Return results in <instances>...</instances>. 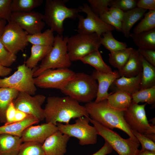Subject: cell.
I'll return each instance as SVG.
<instances>
[{"instance_id":"83f0119b","label":"cell","mask_w":155,"mask_h":155,"mask_svg":"<svg viewBox=\"0 0 155 155\" xmlns=\"http://www.w3.org/2000/svg\"><path fill=\"white\" fill-rule=\"evenodd\" d=\"M52 46L32 45L30 55L25 62L26 66L32 69L36 67L38 63L42 60L50 51Z\"/></svg>"},{"instance_id":"4316f807","label":"cell","mask_w":155,"mask_h":155,"mask_svg":"<svg viewBox=\"0 0 155 155\" xmlns=\"http://www.w3.org/2000/svg\"><path fill=\"white\" fill-rule=\"evenodd\" d=\"M80 60L84 64L93 66L96 70L99 72L108 73L114 72L111 68L104 62L98 50L84 57Z\"/></svg>"},{"instance_id":"30bf717a","label":"cell","mask_w":155,"mask_h":155,"mask_svg":"<svg viewBox=\"0 0 155 155\" xmlns=\"http://www.w3.org/2000/svg\"><path fill=\"white\" fill-rule=\"evenodd\" d=\"M146 104L140 105L131 102L123 112L124 120L130 130L144 135L155 134V126L149 124L146 116Z\"/></svg>"},{"instance_id":"7bdbcfd3","label":"cell","mask_w":155,"mask_h":155,"mask_svg":"<svg viewBox=\"0 0 155 155\" xmlns=\"http://www.w3.org/2000/svg\"><path fill=\"white\" fill-rule=\"evenodd\" d=\"M137 51L146 61L155 67V50L138 48Z\"/></svg>"},{"instance_id":"e0dca14e","label":"cell","mask_w":155,"mask_h":155,"mask_svg":"<svg viewBox=\"0 0 155 155\" xmlns=\"http://www.w3.org/2000/svg\"><path fill=\"white\" fill-rule=\"evenodd\" d=\"M67 135L59 130L49 137L42 144L45 155H64L70 139Z\"/></svg>"},{"instance_id":"5bb4252c","label":"cell","mask_w":155,"mask_h":155,"mask_svg":"<svg viewBox=\"0 0 155 155\" xmlns=\"http://www.w3.org/2000/svg\"><path fill=\"white\" fill-rule=\"evenodd\" d=\"M45 99V96L42 94L32 96L26 92H19L13 103L16 109L35 117L40 121L45 118L44 109L41 106Z\"/></svg>"},{"instance_id":"f907efd6","label":"cell","mask_w":155,"mask_h":155,"mask_svg":"<svg viewBox=\"0 0 155 155\" xmlns=\"http://www.w3.org/2000/svg\"><path fill=\"white\" fill-rule=\"evenodd\" d=\"M135 155H155V152L146 149H138Z\"/></svg>"},{"instance_id":"74e56055","label":"cell","mask_w":155,"mask_h":155,"mask_svg":"<svg viewBox=\"0 0 155 155\" xmlns=\"http://www.w3.org/2000/svg\"><path fill=\"white\" fill-rule=\"evenodd\" d=\"M110 0H88L90 7L96 15L99 17L100 15L105 11H108Z\"/></svg>"},{"instance_id":"ab89813d","label":"cell","mask_w":155,"mask_h":155,"mask_svg":"<svg viewBox=\"0 0 155 155\" xmlns=\"http://www.w3.org/2000/svg\"><path fill=\"white\" fill-rule=\"evenodd\" d=\"M131 131L134 136L140 143L142 149H146L155 152V142L144 135L134 131Z\"/></svg>"},{"instance_id":"f1b7e54d","label":"cell","mask_w":155,"mask_h":155,"mask_svg":"<svg viewBox=\"0 0 155 155\" xmlns=\"http://www.w3.org/2000/svg\"><path fill=\"white\" fill-rule=\"evenodd\" d=\"M140 58L142 71L140 90L155 85V67L148 62L141 55Z\"/></svg>"},{"instance_id":"603a6c76","label":"cell","mask_w":155,"mask_h":155,"mask_svg":"<svg viewBox=\"0 0 155 155\" xmlns=\"http://www.w3.org/2000/svg\"><path fill=\"white\" fill-rule=\"evenodd\" d=\"M107 103L111 108L118 111L124 112L130 106L131 95L121 91L110 93L106 99Z\"/></svg>"},{"instance_id":"d6a6232c","label":"cell","mask_w":155,"mask_h":155,"mask_svg":"<svg viewBox=\"0 0 155 155\" xmlns=\"http://www.w3.org/2000/svg\"><path fill=\"white\" fill-rule=\"evenodd\" d=\"M132 102L138 104L145 102L149 104L155 103V85L151 87L140 90L131 95Z\"/></svg>"},{"instance_id":"7c38bea8","label":"cell","mask_w":155,"mask_h":155,"mask_svg":"<svg viewBox=\"0 0 155 155\" xmlns=\"http://www.w3.org/2000/svg\"><path fill=\"white\" fill-rule=\"evenodd\" d=\"M28 34L15 22L10 21L6 26L0 40L9 51L16 55L28 45L27 36Z\"/></svg>"},{"instance_id":"b9f144b4","label":"cell","mask_w":155,"mask_h":155,"mask_svg":"<svg viewBox=\"0 0 155 155\" xmlns=\"http://www.w3.org/2000/svg\"><path fill=\"white\" fill-rule=\"evenodd\" d=\"M12 0H0V19L9 22L12 11L11 9Z\"/></svg>"},{"instance_id":"5b68a950","label":"cell","mask_w":155,"mask_h":155,"mask_svg":"<svg viewBox=\"0 0 155 155\" xmlns=\"http://www.w3.org/2000/svg\"><path fill=\"white\" fill-rule=\"evenodd\" d=\"M68 37L58 34L55 37L52 47L42 60L33 73V77L38 76L49 69L68 68L71 65L67 49Z\"/></svg>"},{"instance_id":"484cf974","label":"cell","mask_w":155,"mask_h":155,"mask_svg":"<svg viewBox=\"0 0 155 155\" xmlns=\"http://www.w3.org/2000/svg\"><path fill=\"white\" fill-rule=\"evenodd\" d=\"M19 91L12 88H0V122H6L5 113L9 104L17 97Z\"/></svg>"},{"instance_id":"60d3db41","label":"cell","mask_w":155,"mask_h":155,"mask_svg":"<svg viewBox=\"0 0 155 155\" xmlns=\"http://www.w3.org/2000/svg\"><path fill=\"white\" fill-rule=\"evenodd\" d=\"M99 17L105 23L113 26L117 31L121 32V22L113 18L108 11L103 12Z\"/></svg>"},{"instance_id":"ee69618b","label":"cell","mask_w":155,"mask_h":155,"mask_svg":"<svg viewBox=\"0 0 155 155\" xmlns=\"http://www.w3.org/2000/svg\"><path fill=\"white\" fill-rule=\"evenodd\" d=\"M16 109L13 101L8 106L5 113L6 122L4 125L14 123V119L15 115Z\"/></svg>"},{"instance_id":"cb8c5ba5","label":"cell","mask_w":155,"mask_h":155,"mask_svg":"<svg viewBox=\"0 0 155 155\" xmlns=\"http://www.w3.org/2000/svg\"><path fill=\"white\" fill-rule=\"evenodd\" d=\"M40 121L32 116L18 122L0 127V134H8L21 137L24 130L27 127Z\"/></svg>"},{"instance_id":"3957f363","label":"cell","mask_w":155,"mask_h":155,"mask_svg":"<svg viewBox=\"0 0 155 155\" xmlns=\"http://www.w3.org/2000/svg\"><path fill=\"white\" fill-rule=\"evenodd\" d=\"M67 0H46L43 20L53 32L62 35L63 22L67 18L75 20L81 12L78 8H69L65 3Z\"/></svg>"},{"instance_id":"6da1fadb","label":"cell","mask_w":155,"mask_h":155,"mask_svg":"<svg viewBox=\"0 0 155 155\" xmlns=\"http://www.w3.org/2000/svg\"><path fill=\"white\" fill-rule=\"evenodd\" d=\"M44 109L46 123L56 125L57 123L69 124L72 119L89 117L84 106L67 96L48 97Z\"/></svg>"},{"instance_id":"d590c367","label":"cell","mask_w":155,"mask_h":155,"mask_svg":"<svg viewBox=\"0 0 155 155\" xmlns=\"http://www.w3.org/2000/svg\"><path fill=\"white\" fill-rule=\"evenodd\" d=\"M17 155H45L42 144L35 142L22 143Z\"/></svg>"},{"instance_id":"2e32d148","label":"cell","mask_w":155,"mask_h":155,"mask_svg":"<svg viewBox=\"0 0 155 155\" xmlns=\"http://www.w3.org/2000/svg\"><path fill=\"white\" fill-rule=\"evenodd\" d=\"M58 130L57 125L51 123L31 125L24 130L21 138L22 142H35L42 144L47 138Z\"/></svg>"},{"instance_id":"9a60e30c","label":"cell","mask_w":155,"mask_h":155,"mask_svg":"<svg viewBox=\"0 0 155 155\" xmlns=\"http://www.w3.org/2000/svg\"><path fill=\"white\" fill-rule=\"evenodd\" d=\"M43 15L33 11L12 12L10 21L15 22L29 34L41 32L45 26Z\"/></svg>"},{"instance_id":"f35d334b","label":"cell","mask_w":155,"mask_h":155,"mask_svg":"<svg viewBox=\"0 0 155 155\" xmlns=\"http://www.w3.org/2000/svg\"><path fill=\"white\" fill-rule=\"evenodd\" d=\"M137 2L135 0H110L109 6L117 7L126 11L137 7Z\"/></svg>"},{"instance_id":"d6986e66","label":"cell","mask_w":155,"mask_h":155,"mask_svg":"<svg viewBox=\"0 0 155 155\" xmlns=\"http://www.w3.org/2000/svg\"><path fill=\"white\" fill-rule=\"evenodd\" d=\"M142 71L140 55L137 50L133 49L127 62L118 72L120 77L131 78L137 76Z\"/></svg>"},{"instance_id":"4fadbf2b","label":"cell","mask_w":155,"mask_h":155,"mask_svg":"<svg viewBox=\"0 0 155 155\" xmlns=\"http://www.w3.org/2000/svg\"><path fill=\"white\" fill-rule=\"evenodd\" d=\"M78 8L82 12L87 14L85 18L80 15L78 18L79 22L78 32V33H96L101 36L107 31H112L115 29L114 27L104 23L99 17L94 14L87 3L83 4L82 6H79Z\"/></svg>"},{"instance_id":"4dcf8cb0","label":"cell","mask_w":155,"mask_h":155,"mask_svg":"<svg viewBox=\"0 0 155 155\" xmlns=\"http://www.w3.org/2000/svg\"><path fill=\"white\" fill-rule=\"evenodd\" d=\"M132 47L110 52L109 54L108 61L113 67L121 69L127 62L132 51Z\"/></svg>"},{"instance_id":"836d02e7","label":"cell","mask_w":155,"mask_h":155,"mask_svg":"<svg viewBox=\"0 0 155 155\" xmlns=\"http://www.w3.org/2000/svg\"><path fill=\"white\" fill-rule=\"evenodd\" d=\"M43 0H12L11 9L13 12H29L40 6Z\"/></svg>"},{"instance_id":"d4e9b609","label":"cell","mask_w":155,"mask_h":155,"mask_svg":"<svg viewBox=\"0 0 155 155\" xmlns=\"http://www.w3.org/2000/svg\"><path fill=\"white\" fill-rule=\"evenodd\" d=\"M130 37L139 49L155 50V28L138 34H131Z\"/></svg>"},{"instance_id":"8d00e7d4","label":"cell","mask_w":155,"mask_h":155,"mask_svg":"<svg viewBox=\"0 0 155 155\" xmlns=\"http://www.w3.org/2000/svg\"><path fill=\"white\" fill-rule=\"evenodd\" d=\"M16 55L11 53L0 40V65L8 67L16 61Z\"/></svg>"},{"instance_id":"e575fe53","label":"cell","mask_w":155,"mask_h":155,"mask_svg":"<svg viewBox=\"0 0 155 155\" xmlns=\"http://www.w3.org/2000/svg\"><path fill=\"white\" fill-rule=\"evenodd\" d=\"M134 28L133 33L137 34L155 28V10H149Z\"/></svg>"},{"instance_id":"ffe728a7","label":"cell","mask_w":155,"mask_h":155,"mask_svg":"<svg viewBox=\"0 0 155 155\" xmlns=\"http://www.w3.org/2000/svg\"><path fill=\"white\" fill-rule=\"evenodd\" d=\"M142 78V72L133 77L121 76L116 79L111 85L116 91H122L131 95L140 90Z\"/></svg>"},{"instance_id":"f546056e","label":"cell","mask_w":155,"mask_h":155,"mask_svg":"<svg viewBox=\"0 0 155 155\" xmlns=\"http://www.w3.org/2000/svg\"><path fill=\"white\" fill-rule=\"evenodd\" d=\"M55 37L53 32L50 29L46 30L42 33L28 34L27 39L28 43L32 45L49 46L53 45Z\"/></svg>"},{"instance_id":"c3c4849f","label":"cell","mask_w":155,"mask_h":155,"mask_svg":"<svg viewBox=\"0 0 155 155\" xmlns=\"http://www.w3.org/2000/svg\"><path fill=\"white\" fill-rule=\"evenodd\" d=\"M31 116L21 111L16 109L14 119V123L22 121Z\"/></svg>"},{"instance_id":"7a4b0ae2","label":"cell","mask_w":155,"mask_h":155,"mask_svg":"<svg viewBox=\"0 0 155 155\" xmlns=\"http://www.w3.org/2000/svg\"><path fill=\"white\" fill-rule=\"evenodd\" d=\"M90 118L112 130L120 129L133 140L138 141L125 122L123 112L116 111L108 105L106 100L98 103L91 101L84 106Z\"/></svg>"},{"instance_id":"44dd1931","label":"cell","mask_w":155,"mask_h":155,"mask_svg":"<svg viewBox=\"0 0 155 155\" xmlns=\"http://www.w3.org/2000/svg\"><path fill=\"white\" fill-rule=\"evenodd\" d=\"M22 142L19 137L0 134V155H17Z\"/></svg>"},{"instance_id":"681fc988","label":"cell","mask_w":155,"mask_h":155,"mask_svg":"<svg viewBox=\"0 0 155 155\" xmlns=\"http://www.w3.org/2000/svg\"><path fill=\"white\" fill-rule=\"evenodd\" d=\"M12 69L0 65V76L4 77L9 74L12 71Z\"/></svg>"},{"instance_id":"816d5d0a","label":"cell","mask_w":155,"mask_h":155,"mask_svg":"<svg viewBox=\"0 0 155 155\" xmlns=\"http://www.w3.org/2000/svg\"><path fill=\"white\" fill-rule=\"evenodd\" d=\"M6 25V20L0 19V38L3 33Z\"/></svg>"},{"instance_id":"8992f818","label":"cell","mask_w":155,"mask_h":155,"mask_svg":"<svg viewBox=\"0 0 155 155\" xmlns=\"http://www.w3.org/2000/svg\"><path fill=\"white\" fill-rule=\"evenodd\" d=\"M101 36L96 33H78L69 37L67 44L68 54L71 61L79 60L95 51L101 45Z\"/></svg>"},{"instance_id":"ba28073f","label":"cell","mask_w":155,"mask_h":155,"mask_svg":"<svg viewBox=\"0 0 155 155\" xmlns=\"http://www.w3.org/2000/svg\"><path fill=\"white\" fill-rule=\"evenodd\" d=\"M89 118L80 117L77 118L74 124L57 123V126L62 133L78 139L80 145L94 144L97 142L98 134L95 127L89 124Z\"/></svg>"},{"instance_id":"277c9868","label":"cell","mask_w":155,"mask_h":155,"mask_svg":"<svg viewBox=\"0 0 155 155\" xmlns=\"http://www.w3.org/2000/svg\"><path fill=\"white\" fill-rule=\"evenodd\" d=\"M98 89L96 80L90 75L82 72L75 73L61 90L66 96L79 102L88 103L96 98Z\"/></svg>"},{"instance_id":"f6af8a7d","label":"cell","mask_w":155,"mask_h":155,"mask_svg":"<svg viewBox=\"0 0 155 155\" xmlns=\"http://www.w3.org/2000/svg\"><path fill=\"white\" fill-rule=\"evenodd\" d=\"M137 5L138 7L146 10H155V0H139Z\"/></svg>"},{"instance_id":"bcb514c9","label":"cell","mask_w":155,"mask_h":155,"mask_svg":"<svg viewBox=\"0 0 155 155\" xmlns=\"http://www.w3.org/2000/svg\"><path fill=\"white\" fill-rule=\"evenodd\" d=\"M108 11L113 18L122 22L123 19L124 11L118 8L114 7L108 8Z\"/></svg>"},{"instance_id":"8fae6325","label":"cell","mask_w":155,"mask_h":155,"mask_svg":"<svg viewBox=\"0 0 155 155\" xmlns=\"http://www.w3.org/2000/svg\"><path fill=\"white\" fill-rule=\"evenodd\" d=\"M75 72L68 68L49 69L34 78L36 86L43 88L62 90L74 76Z\"/></svg>"},{"instance_id":"ac0fdd59","label":"cell","mask_w":155,"mask_h":155,"mask_svg":"<svg viewBox=\"0 0 155 155\" xmlns=\"http://www.w3.org/2000/svg\"><path fill=\"white\" fill-rule=\"evenodd\" d=\"M91 75L98 83L97 94L94 101L96 103L106 100L110 94L108 92L109 87L116 79L120 77L118 71L108 73H101L96 70L93 71Z\"/></svg>"},{"instance_id":"9c48e42d","label":"cell","mask_w":155,"mask_h":155,"mask_svg":"<svg viewBox=\"0 0 155 155\" xmlns=\"http://www.w3.org/2000/svg\"><path fill=\"white\" fill-rule=\"evenodd\" d=\"M36 67L32 69H30L26 66L25 63L19 65L17 70L11 75L0 79V88H12L20 92L34 95L37 89L33 75Z\"/></svg>"},{"instance_id":"52a82bcc","label":"cell","mask_w":155,"mask_h":155,"mask_svg":"<svg viewBox=\"0 0 155 155\" xmlns=\"http://www.w3.org/2000/svg\"><path fill=\"white\" fill-rule=\"evenodd\" d=\"M98 135L101 136L119 155H135L140 145L138 141L129 137L125 139L112 130L102 125L89 118Z\"/></svg>"},{"instance_id":"7dc6e473","label":"cell","mask_w":155,"mask_h":155,"mask_svg":"<svg viewBox=\"0 0 155 155\" xmlns=\"http://www.w3.org/2000/svg\"><path fill=\"white\" fill-rule=\"evenodd\" d=\"M113 149L110 145L106 142L103 146L98 151L92 155H106L111 153Z\"/></svg>"},{"instance_id":"7402d4cb","label":"cell","mask_w":155,"mask_h":155,"mask_svg":"<svg viewBox=\"0 0 155 155\" xmlns=\"http://www.w3.org/2000/svg\"><path fill=\"white\" fill-rule=\"evenodd\" d=\"M147 11L137 7L131 10L124 12L121 22V32L126 38L130 37V31L132 27L144 16Z\"/></svg>"},{"instance_id":"1f68e13d","label":"cell","mask_w":155,"mask_h":155,"mask_svg":"<svg viewBox=\"0 0 155 155\" xmlns=\"http://www.w3.org/2000/svg\"><path fill=\"white\" fill-rule=\"evenodd\" d=\"M102 35L103 37H101L100 44L110 52L124 49L127 48L126 43L119 41L114 38L112 31H107Z\"/></svg>"}]
</instances>
